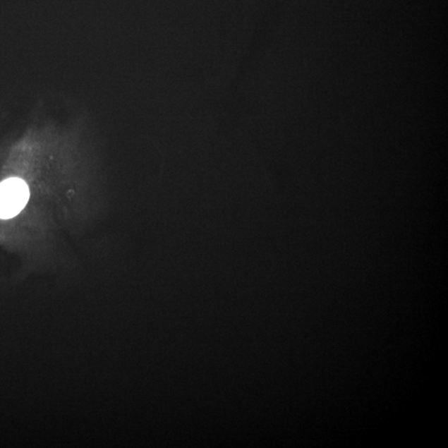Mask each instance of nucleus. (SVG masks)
<instances>
[{
  "label": "nucleus",
  "instance_id": "f257e3e1",
  "mask_svg": "<svg viewBox=\"0 0 448 448\" xmlns=\"http://www.w3.org/2000/svg\"><path fill=\"white\" fill-rule=\"evenodd\" d=\"M30 199V188L20 178H11L0 183V219L20 214Z\"/></svg>",
  "mask_w": 448,
  "mask_h": 448
}]
</instances>
